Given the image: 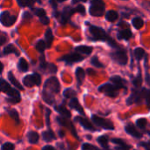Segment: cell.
Instances as JSON below:
<instances>
[{
  "mask_svg": "<svg viewBox=\"0 0 150 150\" xmlns=\"http://www.w3.org/2000/svg\"><path fill=\"white\" fill-rule=\"evenodd\" d=\"M18 69L22 72H26L28 70V63L27 62L25 61V59L24 58H21L18 62Z\"/></svg>",
  "mask_w": 150,
  "mask_h": 150,
  "instance_id": "cell-30",
  "label": "cell"
},
{
  "mask_svg": "<svg viewBox=\"0 0 150 150\" xmlns=\"http://www.w3.org/2000/svg\"><path fill=\"white\" fill-rule=\"evenodd\" d=\"M142 91H134L132 92V94L130 95V97L127 99V105H132L134 103H140L142 100Z\"/></svg>",
  "mask_w": 150,
  "mask_h": 150,
  "instance_id": "cell-13",
  "label": "cell"
},
{
  "mask_svg": "<svg viewBox=\"0 0 150 150\" xmlns=\"http://www.w3.org/2000/svg\"><path fill=\"white\" fill-rule=\"evenodd\" d=\"M42 138L45 142H50L56 139V136L55 134L51 131V130H48V131H45L42 133Z\"/></svg>",
  "mask_w": 150,
  "mask_h": 150,
  "instance_id": "cell-22",
  "label": "cell"
},
{
  "mask_svg": "<svg viewBox=\"0 0 150 150\" xmlns=\"http://www.w3.org/2000/svg\"><path fill=\"white\" fill-rule=\"evenodd\" d=\"M111 81H112L117 87H119L120 89L124 88L125 90H127V82H126L123 78H121L120 76H114L111 77Z\"/></svg>",
  "mask_w": 150,
  "mask_h": 150,
  "instance_id": "cell-17",
  "label": "cell"
},
{
  "mask_svg": "<svg viewBox=\"0 0 150 150\" xmlns=\"http://www.w3.org/2000/svg\"><path fill=\"white\" fill-rule=\"evenodd\" d=\"M69 105L70 108L76 110V111L78 112L80 114L84 115V111H83V109L82 105H80V103H79V101H78L77 98H71V99H70V102H69Z\"/></svg>",
  "mask_w": 150,
  "mask_h": 150,
  "instance_id": "cell-16",
  "label": "cell"
},
{
  "mask_svg": "<svg viewBox=\"0 0 150 150\" xmlns=\"http://www.w3.org/2000/svg\"><path fill=\"white\" fill-rule=\"evenodd\" d=\"M41 150H55V149L54 148V147H52V146H45V147H43L42 148V149Z\"/></svg>",
  "mask_w": 150,
  "mask_h": 150,
  "instance_id": "cell-51",
  "label": "cell"
},
{
  "mask_svg": "<svg viewBox=\"0 0 150 150\" xmlns=\"http://www.w3.org/2000/svg\"><path fill=\"white\" fill-rule=\"evenodd\" d=\"M145 55V50L142 47H137L134 50V56L138 61H141Z\"/></svg>",
  "mask_w": 150,
  "mask_h": 150,
  "instance_id": "cell-32",
  "label": "cell"
},
{
  "mask_svg": "<svg viewBox=\"0 0 150 150\" xmlns=\"http://www.w3.org/2000/svg\"><path fill=\"white\" fill-rule=\"evenodd\" d=\"M91 64L93 66H95L97 68H104V64L99 62V60H98V58L97 56H93L91 61Z\"/></svg>",
  "mask_w": 150,
  "mask_h": 150,
  "instance_id": "cell-38",
  "label": "cell"
},
{
  "mask_svg": "<svg viewBox=\"0 0 150 150\" xmlns=\"http://www.w3.org/2000/svg\"><path fill=\"white\" fill-rule=\"evenodd\" d=\"M110 55H111L112 59L120 65L124 66L127 63L128 58H127V52L125 49L120 48L118 50H115L114 52L111 53Z\"/></svg>",
  "mask_w": 150,
  "mask_h": 150,
  "instance_id": "cell-5",
  "label": "cell"
},
{
  "mask_svg": "<svg viewBox=\"0 0 150 150\" xmlns=\"http://www.w3.org/2000/svg\"><path fill=\"white\" fill-rule=\"evenodd\" d=\"M33 11L34 13L40 17V18H42V17H45L46 16V11L42 8H36V9H33Z\"/></svg>",
  "mask_w": 150,
  "mask_h": 150,
  "instance_id": "cell-39",
  "label": "cell"
},
{
  "mask_svg": "<svg viewBox=\"0 0 150 150\" xmlns=\"http://www.w3.org/2000/svg\"><path fill=\"white\" fill-rule=\"evenodd\" d=\"M41 83V77L38 73H34L33 75H28L24 77L23 83L26 87H33L34 85H40Z\"/></svg>",
  "mask_w": 150,
  "mask_h": 150,
  "instance_id": "cell-8",
  "label": "cell"
},
{
  "mask_svg": "<svg viewBox=\"0 0 150 150\" xmlns=\"http://www.w3.org/2000/svg\"><path fill=\"white\" fill-rule=\"evenodd\" d=\"M75 120L77 121L83 127H84V128L87 129V130H90V131H92V132H94V131L97 130V129L93 127V125H92L87 119H85V118H83V117H76V118L75 119Z\"/></svg>",
  "mask_w": 150,
  "mask_h": 150,
  "instance_id": "cell-12",
  "label": "cell"
},
{
  "mask_svg": "<svg viewBox=\"0 0 150 150\" xmlns=\"http://www.w3.org/2000/svg\"><path fill=\"white\" fill-rule=\"evenodd\" d=\"M142 76H141V73L139 74V76L134 80V84L136 88H139L142 86Z\"/></svg>",
  "mask_w": 150,
  "mask_h": 150,
  "instance_id": "cell-41",
  "label": "cell"
},
{
  "mask_svg": "<svg viewBox=\"0 0 150 150\" xmlns=\"http://www.w3.org/2000/svg\"><path fill=\"white\" fill-rule=\"evenodd\" d=\"M82 149L83 150H100L98 148H97L96 146H93L91 144L89 143H84L82 146Z\"/></svg>",
  "mask_w": 150,
  "mask_h": 150,
  "instance_id": "cell-40",
  "label": "cell"
},
{
  "mask_svg": "<svg viewBox=\"0 0 150 150\" xmlns=\"http://www.w3.org/2000/svg\"><path fill=\"white\" fill-rule=\"evenodd\" d=\"M40 69H42V70H46V69L47 68V66H48V64L46 62V61H45V56L42 54V56L40 57Z\"/></svg>",
  "mask_w": 150,
  "mask_h": 150,
  "instance_id": "cell-43",
  "label": "cell"
},
{
  "mask_svg": "<svg viewBox=\"0 0 150 150\" xmlns=\"http://www.w3.org/2000/svg\"><path fill=\"white\" fill-rule=\"evenodd\" d=\"M136 125L139 128L141 129H146V127L148 125V120L144 118H141V119H138L136 120Z\"/></svg>",
  "mask_w": 150,
  "mask_h": 150,
  "instance_id": "cell-34",
  "label": "cell"
},
{
  "mask_svg": "<svg viewBox=\"0 0 150 150\" xmlns=\"http://www.w3.org/2000/svg\"><path fill=\"white\" fill-rule=\"evenodd\" d=\"M8 79H9V80L11 81V83L14 85V87H17V88H18L19 90H21V91L24 90V88H23L22 85L18 83V81L16 79V77L14 76V75L12 74L11 71H10V72L8 73Z\"/></svg>",
  "mask_w": 150,
  "mask_h": 150,
  "instance_id": "cell-24",
  "label": "cell"
},
{
  "mask_svg": "<svg viewBox=\"0 0 150 150\" xmlns=\"http://www.w3.org/2000/svg\"><path fill=\"white\" fill-rule=\"evenodd\" d=\"M54 109H55L56 112H59L62 117H64V118L69 119V118L71 117L70 112H69L64 105H57V106L54 107Z\"/></svg>",
  "mask_w": 150,
  "mask_h": 150,
  "instance_id": "cell-18",
  "label": "cell"
},
{
  "mask_svg": "<svg viewBox=\"0 0 150 150\" xmlns=\"http://www.w3.org/2000/svg\"><path fill=\"white\" fill-rule=\"evenodd\" d=\"M142 5L144 9H146L147 11H150V1H144L142 3Z\"/></svg>",
  "mask_w": 150,
  "mask_h": 150,
  "instance_id": "cell-48",
  "label": "cell"
},
{
  "mask_svg": "<svg viewBox=\"0 0 150 150\" xmlns=\"http://www.w3.org/2000/svg\"><path fill=\"white\" fill-rule=\"evenodd\" d=\"M39 134L35 131H30L28 134H27V139H28V142L31 143V144H35L38 142L39 141Z\"/></svg>",
  "mask_w": 150,
  "mask_h": 150,
  "instance_id": "cell-21",
  "label": "cell"
},
{
  "mask_svg": "<svg viewBox=\"0 0 150 150\" xmlns=\"http://www.w3.org/2000/svg\"><path fill=\"white\" fill-rule=\"evenodd\" d=\"M76 94V91L72 89H67L63 92V95L66 98H75Z\"/></svg>",
  "mask_w": 150,
  "mask_h": 150,
  "instance_id": "cell-37",
  "label": "cell"
},
{
  "mask_svg": "<svg viewBox=\"0 0 150 150\" xmlns=\"http://www.w3.org/2000/svg\"><path fill=\"white\" fill-rule=\"evenodd\" d=\"M83 60V56H82L78 53H72V54L64 55L60 59V61H64L68 64H72V63H75V62H81Z\"/></svg>",
  "mask_w": 150,
  "mask_h": 150,
  "instance_id": "cell-11",
  "label": "cell"
},
{
  "mask_svg": "<svg viewBox=\"0 0 150 150\" xmlns=\"http://www.w3.org/2000/svg\"><path fill=\"white\" fill-rule=\"evenodd\" d=\"M112 142L113 143H115V144H117V145L120 146V148L117 149L118 150H120V149L127 150L131 148L130 146H128V145H127V144L123 140H121V139H112Z\"/></svg>",
  "mask_w": 150,
  "mask_h": 150,
  "instance_id": "cell-25",
  "label": "cell"
},
{
  "mask_svg": "<svg viewBox=\"0 0 150 150\" xmlns=\"http://www.w3.org/2000/svg\"><path fill=\"white\" fill-rule=\"evenodd\" d=\"M60 83L55 76H51L49 77L45 84L44 88L42 91V98L43 100L48 104V105H53L54 103V94H57L60 92Z\"/></svg>",
  "mask_w": 150,
  "mask_h": 150,
  "instance_id": "cell-1",
  "label": "cell"
},
{
  "mask_svg": "<svg viewBox=\"0 0 150 150\" xmlns=\"http://www.w3.org/2000/svg\"><path fill=\"white\" fill-rule=\"evenodd\" d=\"M89 31L91 35V39L93 40H103V41H107L108 44L112 47H118V44L110 37H108V35L106 34V33L105 32L104 29L96 26V25H90L89 27Z\"/></svg>",
  "mask_w": 150,
  "mask_h": 150,
  "instance_id": "cell-2",
  "label": "cell"
},
{
  "mask_svg": "<svg viewBox=\"0 0 150 150\" xmlns=\"http://www.w3.org/2000/svg\"><path fill=\"white\" fill-rule=\"evenodd\" d=\"M105 5L103 0H91L90 14L94 17H101L104 15Z\"/></svg>",
  "mask_w": 150,
  "mask_h": 150,
  "instance_id": "cell-4",
  "label": "cell"
},
{
  "mask_svg": "<svg viewBox=\"0 0 150 150\" xmlns=\"http://www.w3.org/2000/svg\"><path fill=\"white\" fill-rule=\"evenodd\" d=\"M3 69H4V65H3V63L0 62V73L3 72Z\"/></svg>",
  "mask_w": 150,
  "mask_h": 150,
  "instance_id": "cell-53",
  "label": "cell"
},
{
  "mask_svg": "<svg viewBox=\"0 0 150 150\" xmlns=\"http://www.w3.org/2000/svg\"><path fill=\"white\" fill-rule=\"evenodd\" d=\"M76 79H77L78 86H81L83 82V80H84V77H85L84 70L82 68H77L76 70Z\"/></svg>",
  "mask_w": 150,
  "mask_h": 150,
  "instance_id": "cell-20",
  "label": "cell"
},
{
  "mask_svg": "<svg viewBox=\"0 0 150 150\" xmlns=\"http://www.w3.org/2000/svg\"><path fill=\"white\" fill-rule=\"evenodd\" d=\"M87 0H72V4H77L79 2H86Z\"/></svg>",
  "mask_w": 150,
  "mask_h": 150,
  "instance_id": "cell-52",
  "label": "cell"
},
{
  "mask_svg": "<svg viewBox=\"0 0 150 150\" xmlns=\"http://www.w3.org/2000/svg\"><path fill=\"white\" fill-rule=\"evenodd\" d=\"M74 12H76L75 9H72L69 6L65 7L63 11H62V15H61V23L65 24Z\"/></svg>",
  "mask_w": 150,
  "mask_h": 150,
  "instance_id": "cell-15",
  "label": "cell"
},
{
  "mask_svg": "<svg viewBox=\"0 0 150 150\" xmlns=\"http://www.w3.org/2000/svg\"><path fill=\"white\" fill-rule=\"evenodd\" d=\"M7 40V36L4 33L0 32V46H2L3 44H4Z\"/></svg>",
  "mask_w": 150,
  "mask_h": 150,
  "instance_id": "cell-44",
  "label": "cell"
},
{
  "mask_svg": "<svg viewBox=\"0 0 150 150\" xmlns=\"http://www.w3.org/2000/svg\"><path fill=\"white\" fill-rule=\"evenodd\" d=\"M105 18H106V20H108L110 22H114L118 19L119 14L116 11L111 10V11H107V13L105 14Z\"/></svg>",
  "mask_w": 150,
  "mask_h": 150,
  "instance_id": "cell-23",
  "label": "cell"
},
{
  "mask_svg": "<svg viewBox=\"0 0 150 150\" xmlns=\"http://www.w3.org/2000/svg\"><path fill=\"white\" fill-rule=\"evenodd\" d=\"M118 38L120 40H128L130 38H132V32H131V30L126 28V29H123V30L120 31L119 33H118Z\"/></svg>",
  "mask_w": 150,
  "mask_h": 150,
  "instance_id": "cell-19",
  "label": "cell"
},
{
  "mask_svg": "<svg viewBox=\"0 0 150 150\" xmlns=\"http://www.w3.org/2000/svg\"><path fill=\"white\" fill-rule=\"evenodd\" d=\"M37 3H39V4H41V0H35Z\"/></svg>",
  "mask_w": 150,
  "mask_h": 150,
  "instance_id": "cell-55",
  "label": "cell"
},
{
  "mask_svg": "<svg viewBox=\"0 0 150 150\" xmlns=\"http://www.w3.org/2000/svg\"><path fill=\"white\" fill-rule=\"evenodd\" d=\"M125 130H126V132H127L128 134H130L131 136H133V137H134V138L140 139V138L142 137V134L136 129V127H135L133 124H130V123L127 124V125L126 126V127H125Z\"/></svg>",
  "mask_w": 150,
  "mask_h": 150,
  "instance_id": "cell-14",
  "label": "cell"
},
{
  "mask_svg": "<svg viewBox=\"0 0 150 150\" xmlns=\"http://www.w3.org/2000/svg\"><path fill=\"white\" fill-rule=\"evenodd\" d=\"M6 112H7V113L13 119V120L17 123V124H18L19 123V117H18V112L15 110V109H11V108H6Z\"/></svg>",
  "mask_w": 150,
  "mask_h": 150,
  "instance_id": "cell-28",
  "label": "cell"
},
{
  "mask_svg": "<svg viewBox=\"0 0 150 150\" xmlns=\"http://www.w3.org/2000/svg\"><path fill=\"white\" fill-rule=\"evenodd\" d=\"M58 2H63V1H66V0H57Z\"/></svg>",
  "mask_w": 150,
  "mask_h": 150,
  "instance_id": "cell-56",
  "label": "cell"
},
{
  "mask_svg": "<svg viewBox=\"0 0 150 150\" xmlns=\"http://www.w3.org/2000/svg\"><path fill=\"white\" fill-rule=\"evenodd\" d=\"M98 142L101 145V147L105 149H108L109 147H108V139L105 135H102V136H99L98 138Z\"/></svg>",
  "mask_w": 150,
  "mask_h": 150,
  "instance_id": "cell-31",
  "label": "cell"
},
{
  "mask_svg": "<svg viewBox=\"0 0 150 150\" xmlns=\"http://www.w3.org/2000/svg\"><path fill=\"white\" fill-rule=\"evenodd\" d=\"M17 20V16L11 15L8 11H4L0 15V22L4 26H11Z\"/></svg>",
  "mask_w": 150,
  "mask_h": 150,
  "instance_id": "cell-9",
  "label": "cell"
},
{
  "mask_svg": "<svg viewBox=\"0 0 150 150\" xmlns=\"http://www.w3.org/2000/svg\"><path fill=\"white\" fill-rule=\"evenodd\" d=\"M50 114H51V111L47 108L46 109V120H47V126L49 127L50 126Z\"/></svg>",
  "mask_w": 150,
  "mask_h": 150,
  "instance_id": "cell-45",
  "label": "cell"
},
{
  "mask_svg": "<svg viewBox=\"0 0 150 150\" xmlns=\"http://www.w3.org/2000/svg\"><path fill=\"white\" fill-rule=\"evenodd\" d=\"M45 37H46V41H47V47H51L52 45V42H53V40H54V36H53V33H52V30L50 28H48L46 32V34H45Z\"/></svg>",
  "mask_w": 150,
  "mask_h": 150,
  "instance_id": "cell-29",
  "label": "cell"
},
{
  "mask_svg": "<svg viewBox=\"0 0 150 150\" xmlns=\"http://www.w3.org/2000/svg\"><path fill=\"white\" fill-rule=\"evenodd\" d=\"M75 11H77V12H79V13H81V14H85V8H84V6H83V5H77V7L75 9Z\"/></svg>",
  "mask_w": 150,
  "mask_h": 150,
  "instance_id": "cell-46",
  "label": "cell"
},
{
  "mask_svg": "<svg viewBox=\"0 0 150 150\" xmlns=\"http://www.w3.org/2000/svg\"><path fill=\"white\" fill-rule=\"evenodd\" d=\"M76 52H79L81 54H91L93 48L91 47H89V46H79V47H76Z\"/></svg>",
  "mask_w": 150,
  "mask_h": 150,
  "instance_id": "cell-27",
  "label": "cell"
},
{
  "mask_svg": "<svg viewBox=\"0 0 150 150\" xmlns=\"http://www.w3.org/2000/svg\"><path fill=\"white\" fill-rule=\"evenodd\" d=\"M56 121H57L61 126H62V127H65L69 128V129L71 131L72 134H73L76 138H78V136H77V134H76V129H75L74 125H73V124H72V122H71V121H69L67 118L58 116V117L56 118Z\"/></svg>",
  "mask_w": 150,
  "mask_h": 150,
  "instance_id": "cell-10",
  "label": "cell"
},
{
  "mask_svg": "<svg viewBox=\"0 0 150 150\" xmlns=\"http://www.w3.org/2000/svg\"><path fill=\"white\" fill-rule=\"evenodd\" d=\"M144 25V22L142 20V18L140 17H136L133 19V25L136 28V29H141Z\"/></svg>",
  "mask_w": 150,
  "mask_h": 150,
  "instance_id": "cell-33",
  "label": "cell"
},
{
  "mask_svg": "<svg viewBox=\"0 0 150 150\" xmlns=\"http://www.w3.org/2000/svg\"><path fill=\"white\" fill-rule=\"evenodd\" d=\"M46 47H47V44L44 40H39L36 44V49L40 53H43Z\"/></svg>",
  "mask_w": 150,
  "mask_h": 150,
  "instance_id": "cell-36",
  "label": "cell"
},
{
  "mask_svg": "<svg viewBox=\"0 0 150 150\" xmlns=\"http://www.w3.org/2000/svg\"><path fill=\"white\" fill-rule=\"evenodd\" d=\"M24 1H25L24 2V5H27V6H30V7L33 6V2H34V0H24Z\"/></svg>",
  "mask_w": 150,
  "mask_h": 150,
  "instance_id": "cell-50",
  "label": "cell"
},
{
  "mask_svg": "<svg viewBox=\"0 0 150 150\" xmlns=\"http://www.w3.org/2000/svg\"><path fill=\"white\" fill-rule=\"evenodd\" d=\"M15 147L12 143H10V142H6L4 144L2 145L1 147V149L2 150H14Z\"/></svg>",
  "mask_w": 150,
  "mask_h": 150,
  "instance_id": "cell-42",
  "label": "cell"
},
{
  "mask_svg": "<svg viewBox=\"0 0 150 150\" xmlns=\"http://www.w3.org/2000/svg\"><path fill=\"white\" fill-rule=\"evenodd\" d=\"M0 91H3L4 93H6L10 98H8L6 100L10 103H12V104H18L19 103L20 101V95H19V92L11 88V85L4 79L0 78Z\"/></svg>",
  "mask_w": 150,
  "mask_h": 150,
  "instance_id": "cell-3",
  "label": "cell"
},
{
  "mask_svg": "<svg viewBox=\"0 0 150 150\" xmlns=\"http://www.w3.org/2000/svg\"><path fill=\"white\" fill-rule=\"evenodd\" d=\"M3 53H4V54H15L16 55H18V54H19L18 51L16 49V47H15L12 44L7 45V46L4 47Z\"/></svg>",
  "mask_w": 150,
  "mask_h": 150,
  "instance_id": "cell-26",
  "label": "cell"
},
{
  "mask_svg": "<svg viewBox=\"0 0 150 150\" xmlns=\"http://www.w3.org/2000/svg\"><path fill=\"white\" fill-rule=\"evenodd\" d=\"M59 135H60V137H63V135H64V133H63L62 131H60V133H59Z\"/></svg>",
  "mask_w": 150,
  "mask_h": 150,
  "instance_id": "cell-54",
  "label": "cell"
},
{
  "mask_svg": "<svg viewBox=\"0 0 150 150\" xmlns=\"http://www.w3.org/2000/svg\"><path fill=\"white\" fill-rule=\"evenodd\" d=\"M40 21H41V23H42L43 25H47V24L49 23V18H48L47 16H45V17L40 18Z\"/></svg>",
  "mask_w": 150,
  "mask_h": 150,
  "instance_id": "cell-49",
  "label": "cell"
},
{
  "mask_svg": "<svg viewBox=\"0 0 150 150\" xmlns=\"http://www.w3.org/2000/svg\"><path fill=\"white\" fill-rule=\"evenodd\" d=\"M142 98H145L147 104L150 105V90H148V89H142Z\"/></svg>",
  "mask_w": 150,
  "mask_h": 150,
  "instance_id": "cell-35",
  "label": "cell"
},
{
  "mask_svg": "<svg viewBox=\"0 0 150 150\" xmlns=\"http://www.w3.org/2000/svg\"><path fill=\"white\" fill-rule=\"evenodd\" d=\"M91 120H92V122L99 127H102L106 130H113L114 129V125L112 124V121H110L108 120L98 117V115H92Z\"/></svg>",
  "mask_w": 150,
  "mask_h": 150,
  "instance_id": "cell-7",
  "label": "cell"
},
{
  "mask_svg": "<svg viewBox=\"0 0 150 150\" xmlns=\"http://www.w3.org/2000/svg\"><path fill=\"white\" fill-rule=\"evenodd\" d=\"M47 68H48V70L50 73H56V71H57V67L54 64L51 63L47 66Z\"/></svg>",
  "mask_w": 150,
  "mask_h": 150,
  "instance_id": "cell-47",
  "label": "cell"
},
{
  "mask_svg": "<svg viewBox=\"0 0 150 150\" xmlns=\"http://www.w3.org/2000/svg\"><path fill=\"white\" fill-rule=\"evenodd\" d=\"M119 90H120L119 87L112 83H105L98 88V91L100 92L105 94L110 98H116L119 95Z\"/></svg>",
  "mask_w": 150,
  "mask_h": 150,
  "instance_id": "cell-6",
  "label": "cell"
}]
</instances>
